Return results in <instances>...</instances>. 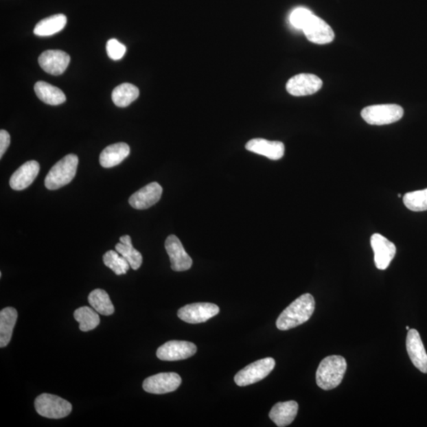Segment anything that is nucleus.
Wrapping results in <instances>:
<instances>
[{"mask_svg": "<svg viewBox=\"0 0 427 427\" xmlns=\"http://www.w3.org/2000/svg\"><path fill=\"white\" fill-rule=\"evenodd\" d=\"M39 171L40 165L38 161H27L12 174L10 179V186L16 191L27 189L38 176Z\"/></svg>", "mask_w": 427, "mask_h": 427, "instance_id": "nucleus-17", "label": "nucleus"}, {"mask_svg": "<svg viewBox=\"0 0 427 427\" xmlns=\"http://www.w3.org/2000/svg\"><path fill=\"white\" fill-rule=\"evenodd\" d=\"M36 96L45 104L50 106H59L65 102L66 96L58 87L48 82L39 81L34 86Z\"/></svg>", "mask_w": 427, "mask_h": 427, "instance_id": "nucleus-22", "label": "nucleus"}, {"mask_svg": "<svg viewBox=\"0 0 427 427\" xmlns=\"http://www.w3.org/2000/svg\"><path fill=\"white\" fill-rule=\"evenodd\" d=\"M106 51L109 58L119 60L122 59L126 53V47L116 39H111L108 41Z\"/></svg>", "mask_w": 427, "mask_h": 427, "instance_id": "nucleus-31", "label": "nucleus"}, {"mask_svg": "<svg viewBox=\"0 0 427 427\" xmlns=\"http://www.w3.org/2000/svg\"><path fill=\"white\" fill-rule=\"evenodd\" d=\"M404 204L413 211H427V189L408 192L404 196Z\"/></svg>", "mask_w": 427, "mask_h": 427, "instance_id": "nucleus-29", "label": "nucleus"}, {"mask_svg": "<svg viewBox=\"0 0 427 427\" xmlns=\"http://www.w3.org/2000/svg\"><path fill=\"white\" fill-rule=\"evenodd\" d=\"M10 143V134L6 130H1V131H0V159H2L5 152H7Z\"/></svg>", "mask_w": 427, "mask_h": 427, "instance_id": "nucleus-32", "label": "nucleus"}, {"mask_svg": "<svg viewBox=\"0 0 427 427\" xmlns=\"http://www.w3.org/2000/svg\"><path fill=\"white\" fill-rule=\"evenodd\" d=\"M220 312L218 306L212 303H200L187 305L178 310L179 319L189 324L204 323Z\"/></svg>", "mask_w": 427, "mask_h": 427, "instance_id": "nucleus-8", "label": "nucleus"}, {"mask_svg": "<svg viewBox=\"0 0 427 427\" xmlns=\"http://www.w3.org/2000/svg\"><path fill=\"white\" fill-rule=\"evenodd\" d=\"M298 411L299 404L296 401L279 402L273 406L270 411L269 417L277 426H288L292 424L298 414Z\"/></svg>", "mask_w": 427, "mask_h": 427, "instance_id": "nucleus-19", "label": "nucleus"}, {"mask_svg": "<svg viewBox=\"0 0 427 427\" xmlns=\"http://www.w3.org/2000/svg\"><path fill=\"white\" fill-rule=\"evenodd\" d=\"M371 244L374 253V263L377 268L387 269L397 253L395 244L380 233L373 234Z\"/></svg>", "mask_w": 427, "mask_h": 427, "instance_id": "nucleus-12", "label": "nucleus"}, {"mask_svg": "<svg viewBox=\"0 0 427 427\" xmlns=\"http://www.w3.org/2000/svg\"><path fill=\"white\" fill-rule=\"evenodd\" d=\"M17 319L18 312L12 307H8L0 312V347L9 345Z\"/></svg>", "mask_w": 427, "mask_h": 427, "instance_id": "nucleus-21", "label": "nucleus"}, {"mask_svg": "<svg viewBox=\"0 0 427 427\" xmlns=\"http://www.w3.org/2000/svg\"><path fill=\"white\" fill-rule=\"evenodd\" d=\"M34 406L36 413L48 419L65 418L72 411V406L69 401L49 393L38 395L35 400Z\"/></svg>", "mask_w": 427, "mask_h": 427, "instance_id": "nucleus-4", "label": "nucleus"}, {"mask_svg": "<svg viewBox=\"0 0 427 427\" xmlns=\"http://www.w3.org/2000/svg\"><path fill=\"white\" fill-rule=\"evenodd\" d=\"M361 116L369 124H390L397 122L403 117L404 109L395 104L375 105L363 108Z\"/></svg>", "mask_w": 427, "mask_h": 427, "instance_id": "nucleus-5", "label": "nucleus"}, {"mask_svg": "<svg viewBox=\"0 0 427 427\" xmlns=\"http://www.w3.org/2000/svg\"><path fill=\"white\" fill-rule=\"evenodd\" d=\"M407 351L414 366L422 373H427V354L419 333L416 330H409L406 340Z\"/></svg>", "mask_w": 427, "mask_h": 427, "instance_id": "nucleus-16", "label": "nucleus"}, {"mask_svg": "<svg viewBox=\"0 0 427 427\" xmlns=\"http://www.w3.org/2000/svg\"><path fill=\"white\" fill-rule=\"evenodd\" d=\"M314 15L311 10L305 8H298L290 15V23L296 29L303 30L305 25Z\"/></svg>", "mask_w": 427, "mask_h": 427, "instance_id": "nucleus-30", "label": "nucleus"}, {"mask_svg": "<svg viewBox=\"0 0 427 427\" xmlns=\"http://www.w3.org/2000/svg\"><path fill=\"white\" fill-rule=\"evenodd\" d=\"M181 382V378L178 373H161L146 379L143 388L149 393L165 394L175 391Z\"/></svg>", "mask_w": 427, "mask_h": 427, "instance_id": "nucleus-7", "label": "nucleus"}, {"mask_svg": "<svg viewBox=\"0 0 427 427\" xmlns=\"http://www.w3.org/2000/svg\"><path fill=\"white\" fill-rule=\"evenodd\" d=\"M103 262L106 267L111 268L117 275L126 274L131 267L126 259L113 250H109L104 255Z\"/></svg>", "mask_w": 427, "mask_h": 427, "instance_id": "nucleus-28", "label": "nucleus"}, {"mask_svg": "<svg viewBox=\"0 0 427 427\" xmlns=\"http://www.w3.org/2000/svg\"><path fill=\"white\" fill-rule=\"evenodd\" d=\"M165 248L170 257L171 268L175 272H185L191 268L192 259L178 237L172 234L166 238Z\"/></svg>", "mask_w": 427, "mask_h": 427, "instance_id": "nucleus-11", "label": "nucleus"}, {"mask_svg": "<svg viewBox=\"0 0 427 427\" xmlns=\"http://www.w3.org/2000/svg\"><path fill=\"white\" fill-rule=\"evenodd\" d=\"M139 95L138 87L131 83L117 86L112 93V100L117 107L124 108L137 100Z\"/></svg>", "mask_w": 427, "mask_h": 427, "instance_id": "nucleus-25", "label": "nucleus"}, {"mask_svg": "<svg viewBox=\"0 0 427 427\" xmlns=\"http://www.w3.org/2000/svg\"><path fill=\"white\" fill-rule=\"evenodd\" d=\"M346 359L331 356L323 359L316 374V384L324 390L336 389L343 381L347 371Z\"/></svg>", "mask_w": 427, "mask_h": 427, "instance_id": "nucleus-2", "label": "nucleus"}, {"mask_svg": "<svg viewBox=\"0 0 427 427\" xmlns=\"http://www.w3.org/2000/svg\"><path fill=\"white\" fill-rule=\"evenodd\" d=\"M197 347L191 342L171 341L164 343L157 351V357L163 361H178L194 356Z\"/></svg>", "mask_w": 427, "mask_h": 427, "instance_id": "nucleus-9", "label": "nucleus"}, {"mask_svg": "<svg viewBox=\"0 0 427 427\" xmlns=\"http://www.w3.org/2000/svg\"><path fill=\"white\" fill-rule=\"evenodd\" d=\"M70 60V56L61 50H47L38 59L41 69L53 76L62 75L69 67Z\"/></svg>", "mask_w": 427, "mask_h": 427, "instance_id": "nucleus-15", "label": "nucleus"}, {"mask_svg": "<svg viewBox=\"0 0 427 427\" xmlns=\"http://www.w3.org/2000/svg\"><path fill=\"white\" fill-rule=\"evenodd\" d=\"M323 82L319 76L312 74H299L286 83V91L290 95L301 97L314 95L321 89Z\"/></svg>", "mask_w": 427, "mask_h": 427, "instance_id": "nucleus-10", "label": "nucleus"}, {"mask_svg": "<svg viewBox=\"0 0 427 427\" xmlns=\"http://www.w3.org/2000/svg\"><path fill=\"white\" fill-rule=\"evenodd\" d=\"M315 310V300L310 294H304L286 308L276 321L281 331H286L304 324Z\"/></svg>", "mask_w": 427, "mask_h": 427, "instance_id": "nucleus-1", "label": "nucleus"}, {"mask_svg": "<svg viewBox=\"0 0 427 427\" xmlns=\"http://www.w3.org/2000/svg\"><path fill=\"white\" fill-rule=\"evenodd\" d=\"M130 154L127 143H117L108 146L100 154V164L104 168H112L121 164Z\"/></svg>", "mask_w": 427, "mask_h": 427, "instance_id": "nucleus-20", "label": "nucleus"}, {"mask_svg": "<svg viewBox=\"0 0 427 427\" xmlns=\"http://www.w3.org/2000/svg\"><path fill=\"white\" fill-rule=\"evenodd\" d=\"M163 187L157 182H152L135 192L129 198V205L135 209H148L149 207L157 204L163 195Z\"/></svg>", "mask_w": 427, "mask_h": 427, "instance_id": "nucleus-14", "label": "nucleus"}, {"mask_svg": "<svg viewBox=\"0 0 427 427\" xmlns=\"http://www.w3.org/2000/svg\"><path fill=\"white\" fill-rule=\"evenodd\" d=\"M275 366V361L273 358L260 359L241 369L234 377V382L241 387L257 383L268 377Z\"/></svg>", "mask_w": 427, "mask_h": 427, "instance_id": "nucleus-6", "label": "nucleus"}, {"mask_svg": "<svg viewBox=\"0 0 427 427\" xmlns=\"http://www.w3.org/2000/svg\"><path fill=\"white\" fill-rule=\"evenodd\" d=\"M79 158L76 154L65 156L56 163L47 174L45 185L49 190H56L69 185L76 174Z\"/></svg>", "mask_w": 427, "mask_h": 427, "instance_id": "nucleus-3", "label": "nucleus"}, {"mask_svg": "<svg viewBox=\"0 0 427 427\" xmlns=\"http://www.w3.org/2000/svg\"><path fill=\"white\" fill-rule=\"evenodd\" d=\"M406 329H407L408 330H410V327L408 326L406 327Z\"/></svg>", "mask_w": 427, "mask_h": 427, "instance_id": "nucleus-33", "label": "nucleus"}, {"mask_svg": "<svg viewBox=\"0 0 427 427\" xmlns=\"http://www.w3.org/2000/svg\"><path fill=\"white\" fill-rule=\"evenodd\" d=\"M303 30L306 38L314 44H329L335 38V34L330 25L315 14L312 15Z\"/></svg>", "mask_w": 427, "mask_h": 427, "instance_id": "nucleus-13", "label": "nucleus"}, {"mask_svg": "<svg viewBox=\"0 0 427 427\" xmlns=\"http://www.w3.org/2000/svg\"><path fill=\"white\" fill-rule=\"evenodd\" d=\"M67 17L65 14H59L41 20L36 25L34 33L39 36H49L60 32L67 25Z\"/></svg>", "mask_w": 427, "mask_h": 427, "instance_id": "nucleus-23", "label": "nucleus"}, {"mask_svg": "<svg viewBox=\"0 0 427 427\" xmlns=\"http://www.w3.org/2000/svg\"><path fill=\"white\" fill-rule=\"evenodd\" d=\"M115 249L117 253L127 259L133 270H138L141 266L142 254L133 247L131 237L124 235L119 238V243L116 244Z\"/></svg>", "mask_w": 427, "mask_h": 427, "instance_id": "nucleus-24", "label": "nucleus"}, {"mask_svg": "<svg viewBox=\"0 0 427 427\" xmlns=\"http://www.w3.org/2000/svg\"><path fill=\"white\" fill-rule=\"evenodd\" d=\"M249 152L265 156L270 160H279L284 157L285 146L282 142L270 141L264 139H253L246 145Z\"/></svg>", "mask_w": 427, "mask_h": 427, "instance_id": "nucleus-18", "label": "nucleus"}, {"mask_svg": "<svg viewBox=\"0 0 427 427\" xmlns=\"http://www.w3.org/2000/svg\"><path fill=\"white\" fill-rule=\"evenodd\" d=\"M76 321L80 323V330L82 332L93 330L100 324L98 312L88 306H82L74 312Z\"/></svg>", "mask_w": 427, "mask_h": 427, "instance_id": "nucleus-27", "label": "nucleus"}, {"mask_svg": "<svg viewBox=\"0 0 427 427\" xmlns=\"http://www.w3.org/2000/svg\"><path fill=\"white\" fill-rule=\"evenodd\" d=\"M88 301L98 314L104 316H111L115 309L106 291L102 289L93 290L88 296Z\"/></svg>", "mask_w": 427, "mask_h": 427, "instance_id": "nucleus-26", "label": "nucleus"}]
</instances>
